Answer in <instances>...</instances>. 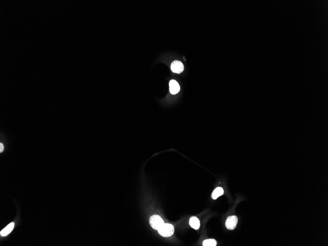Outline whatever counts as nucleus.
<instances>
[{"mask_svg":"<svg viewBox=\"0 0 328 246\" xmlns=\"http://www.w3.org/2000/svg\"><path fill=\"white\" fill-rule=\"evenodd\" d=\"M171 69L172 71L174 73L180 74L184 70V65L179 60H174L172 63Z\"/></svg>","mask_w":328,"mask_h":246,"instance_id":"20e7f679","label":"nucleus"},{"mask_svg":"<svg viewBox=\"0 0 328 246\" xmlns=\"http://www.w3.org/2000/svg\"><path fill=\"white\" fill-rule=\"evenodd\" d=\"M158 231L161 236L164 237H168L172 236L174 233V227L170 223H164L158 229Z\"/></svg>","mask_w":328,"mask_h":246,"instance_id":"f257e3e1","label":"nucleus"},{"mask_svg":"<svg viewBox=\"0 0 328 246\" xmlns=\"http://www.w3.org/2000/svg\"><path fill=\"white\" fill-rule=\"evenodd\" d=\"M170 93L172 94H176L180 91L181 88L177 81L174 80H171L169 83Z\"/></svg>","mask_w":328,"mask_h":246,"instance_id":"39448f33","label":"nucleus"},{"mask_svg":"<svg viewBox=\"0 0 328 246\" xmlns=\"http://www.w3.org/2000/svg\"><path fill=\"white\" fill-rule=\"evenodd\" d=\"M224 193V191L222 188L219 187L216 188L212 194V198L213 199H216L220 196H222Z\"/></svg>","mask_w":328,"mask_h":246,"instance_id":"6e6552de","label":"nucleus"},{"mask_svg":"<svg viewBox=\"0 0 328 246\" xmlns=\"http://www.w3.org/2000/svg\"><path fill=\"white\" fill-rule=\"evenodd\" d=\"M15 227V223H10L9 225H7L5 228L2 229V231L0 232L1 236H7L8 234H10L12 230H13V228Z\"/></svg>","mask_w":328,"mask_h":246,"instance_id":"0eeeda50","label":"nucleus"},{"mask_svg":"<svg viewBox=\"0 0 328 246\" xmlns=\"http://www.w3.org/2000/svg\"><path fill=\"white\" fill-rule=\"evenodd\" d=\"M0 147H1V148H0V152H2V151H4V145H3V144H2V143L0 144Z\"/></svg>","mask_w":328,"mask_h":246,"instance_id":"9d476101","label":"nucleus"},{"mask_svg":"<svg viewBox=\"0 0 328 246\" xmlns=\"http://www.w3.org/2000/svg\"><path fill=\"white\" fill-rule=\"evenodd\" d=\"M150 226L155 230H158L164 223L163 220L160 216L154 215L152 216L149 219Z\"/></svg>","mask_w":328,"mask_h":246,"instance_id":"f03ea898","label":"nucleus"},{"mask_svg":"<svg viewBox=\"0 0 328 246\" xmlns=\"http://www.w3.org/2000/svg\"><path fill=\"white\" fill-rule=\"evenodd\" d=\"M202 244L203 246H216L217 245V241L215 239H207L204 240Z\"/></svg>","mask_w":328,"mask_h":246,"instance_id":"1a4fd4ad","label":"nucleus"},{"mask_svg":"<svg viewBox=\"0 0 328 246\" xmlns=\"http://www.w3.org/2000/svg\"><path fill=\"white\" fill-rule=\"evenodd\" d=\"M189 225L193 229L197 230L200 228L201 223H200V220L197 218L196 217H192L190 219Z\"/></svg>","mask_w":328,"mask_h":246,"instance_id":"423d86ee","label":"nucleus"},{"mask_svg":"<svg viewBox=\"0 0 328 246\" xmlns=\"http://www.w3.org/2000/svg\"><path fill=\"white\" fill-rule=\"evenodd\" d=\"M238 223V218L236 216L228 217L226 222V227L229 230H233L236 228Z\"/></svg>","mask_w":328,"mask_h":246,"instance_id":"7ed1b4c3","label":"nucleus"}]
</instances>
